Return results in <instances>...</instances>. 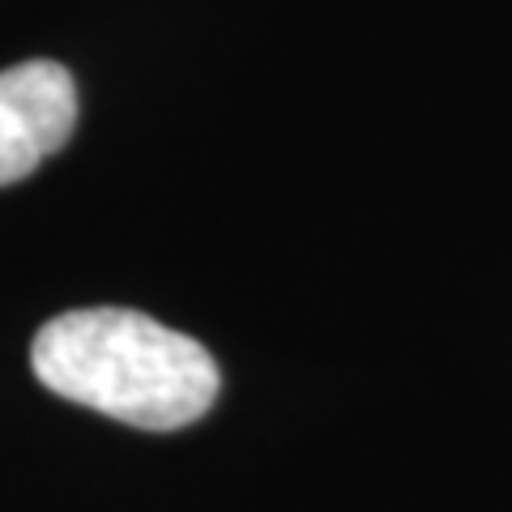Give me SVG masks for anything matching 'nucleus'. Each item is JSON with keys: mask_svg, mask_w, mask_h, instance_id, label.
Here are the masks:
<instances>
[{"mask_svg": "<svg viewBox=\"0 0 512 512\" xmlns=\"http://www.w3.org/2000/svg\"><path fill=\"white\" fill-rule=\"evenodd\" d=\"M30 367L64 402L146 431L197 423L218 397L210 350L128 308H82L47 320L30 346Z\"/></svg>", "mask_w": 512, "mask_h": 512, "instance_id": "nucleus-1", "label": "nucleus"}, {"mask_svg": "<svg viewBox=\"0 0 512 512\" xmlns=\"http://www.w3.org/2000/svg\"><path fill=\"white\" fill-rule=\"evenodd\" d=\"M77 124V90L64 64L26 60L0 73V188L52 158Z\"/></svg>", "mask_w": 512, "mask_h": 512, "instance_id": "nucleus-2", "label": "nucleus"}]
</instances>
